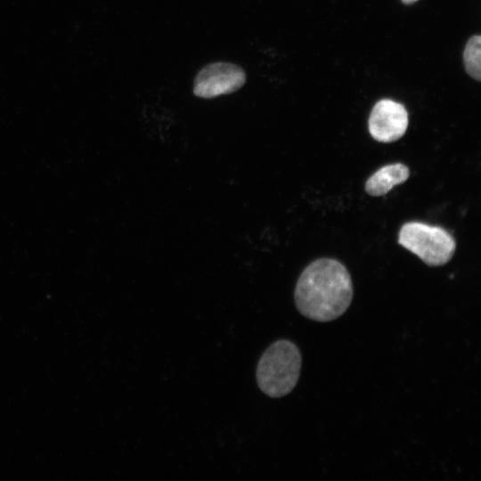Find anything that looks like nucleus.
Wrapping results in <instances>:
<instances>
[{
	"instance_id": "obj_4",
	"label": "nucleus",
	"mask_w": 481,
	"mask_h": 481,
	"mask_svg": "<svg viewBox=\"0 0 481 481\" xmlns=\"http://www.w3.org/2000/svg\"><path fill=\"white\" fill-rule=\"evenodd\" d=\"M245 81L246 75L240 67L228 62H214L197 74L193 93L198 97L214 98L237 91Z\"/></svg>"
},
{
	"instance_id": "obj_2",
	"label": "nucleus",
	"mask_w": 481,
	"mask_h": 481,
	"mask_svg": "<svg viewBox=\"0 0 481 481\" xmlns=\"http://www.w3.org/2000/svg\"><path fill=\"white\" fill-rule=\"evenodd\" d=\"M300 350L290 340L273 343L262 355L257 367L260 390L273 398L282 397L296 387L301 371Z\"/></svg>"
},
{
	"instance_id": "obj_6",
	"label": "nucleus",
	"mask_w": 481,
	"mask_h": 481,
	"mask_svg": "<svg viewBox=\"0 0 481 481\" xmlns=\"http://www.w3.org/2000/svg\"><path fill=\"white\" fill-rule=\"evenodd\" d=\"M409 175L410 170L403 163L383 166L367 179L365 192L371 196H383L394 186L404 183Z\"/></svg>"
},
{
	"instance_id": "obj_3",
	"label": "nucleus",
	"mask_w": 481,
	"mask_h": 481,
	"mask_svg": "<svg viewBox=\"0 0 481 481\" xmlns=\"http://www.w3.org/2000/svg\"><path fill=\"white\" fill-rule=\"evenodd\" d=\"M398 243L429 266L447 264L456 249V241L447 230L417 221L401 226Z\"/></svg>"
},
{
	"instance_id": "obj_8",
	"label": "nucleus",
	"mask_w": 481,
	"mask_h": 481,
	"mask_svg": "<svg viewBox=\"0 0 481 481\" xmlns=\"http://www.w3.org/2000/svg\"><path fill=\"white\" fill-rule=\"evenodd\" d=\"M404 4H412L418 0H401Z\"/></svg>"
},
{
	"instance_id": "obj_1",
	"label": "nucleus",
	"mask_w": 481,
	"mask_h": 481,
	"mask_svg": "<svg viewBox=\"0 0 481 481\" xmlns=\"http://www.w3.org/2000/svg\"><path fill=\"white\" fill-rule=\"evenodd\" d=\"M353 295L352 279L346 267L334 258L322 257L310 263L299 275L294 299L303 316L327 322L348 309Z\"/></svg>"
},
{
	"instance_id": "obj_5",
	"label": "nucleus",
	"mask_w": 481,
	"mask_h": 481,
	"mask_svg": "<svg viewBox=\"0 0 481 481\" xmlns=\"http://www.w3.org/2000/svg\"><path fill=\"white\" fill-rule=\"evenodd\" d=\"M408 123V113L403 104L390 99H382L373 106L368 127L374 140L392 143L403 137Z\"/></svg>"
},
{
	"instance_id": "obj_7",
	"label": "nucleus",
	"mask_w": 481,
	"mask_h": 481,
	"mask_svg": "<svg viewBox=\"0 0 481 481\" xmlns=\"http://www.w3.org/2000/svg\"><path fill=\"white\" fill-rule=\"evenodd\" d=\"M465 70L477 81L481 80V37L472 36L467 42L463 52Z\"/></svg>"
}]
</instances>
